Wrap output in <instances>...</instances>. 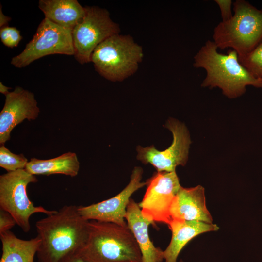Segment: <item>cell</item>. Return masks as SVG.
<instances>
[{
	"mask_svg": "<svg viewBox=\"0 0 262 262\" xmlns=\"http://www.w3.org/2000/svg\"><path fill=\"white\" fill-rule=\"evenodd\" d=\"M78 207L64 205L36 222L40 240L36 254L38 262H62L83 248L88 237L89 220L80 214Z\"/></svg>",
	"mask_w": 262,
	"mask_h": 262,
	"instance_id": "1",
	"label": "cell"
},
{
	"mask_svg": "<svg viewBox=\"0 0 262 262\" xmlns=\"http://www.w3.org/2000/svg\"><path fill=\"white\" fill-rule=\"evenodd\" d=\"M16 224V223L12 216L0 208V234L10 231Z\"/></svg>",
	"mask_w": 262,
	"mask_h": 262,
	"instance_id": "22",
	"label": "cell"
},
{
	"mask_svg": "<svg viewBox=\"0 0 262 262\" xmlns=\"http://www.w3.org/2000/svg\"><path fill=\"white\" fill-rule=\"evenodd\" d=\"M125 220L139 247L142 262H162L164 251L156 247L148 234V226L153 224L144 217L138 203L131 199L127 206Z\"/></svg>",
	"mask_w": 262,
	"mask_h": 262,
	"instance_id": "14",
	"label": "cell"
},
{
	"mask_svg": "<svg viewBox=\"0 0 262 262\" xmlns=\"http://www.w3.org/2000/svg\"><path fill=\"white\" fill-rule=\"evenodd\" d=\"M168 225L172 232V238L169 245L164 250L165 262H177L181 250L193 238L219 229L216 224L196 221L171 220Z\"/></svg>",
	"mask_w": 262,
	"mask_h": 262,
	"instance_id": "15",
	"label": "cell"
},
{
	"mask_svg": "<svg viewBox=\"0 0 262 262\" xmlns=\"http://www.w3.org/2000/svg\"><path fill=\"white\" fill-rule=\"evenodd\" d=\"M81 250L67 257L62 262H93Z\"/></svg>",
	"mask_w": 262,
	"mask_h": 262,
	"instance_id": "24",
	"label": "cell"
},
{
	"mask_svg": "<svg viewBox=\"0 0 262 262\" xmlns=\"http://www.w3.org/2000/svg\"><path fill=\"white\" fill-rule=\"evenodd\" d=\"M93 262H142L136 241L128 226L89 220L87 242L82 249Z\"/></svg>",
	"mask_w": 262,
	"mask_h": 262,
	"instance_id": "3",
	"label": "cell"
},
{
	"mask_svg": "<svg viewBox=\"0 0 262 262\" xmlns=\"http://www.w3.org/2000/svg\"><path fill=\"white\" fill-rule=\"evenodd\" d=\"M38 7L45 18L71 31L85 13V7L77 0H40Z\"/></svg>",
	"mask_w": 262,
	"mask_h": 262,
	"instance_id": "16",
	"label": "cell"
},
{
	"mask_svg": "<svg viewBox=\"0 0 262 262\" xmlns=\"http://www.w3.org/2000/svg\"><path fill=\"white\" fill-rule=\"evenodd\" d=\"M74 55L72 31L44 18L24 50L12 58L17 68L27 66L35 60L51 54Z\"/></svg>",
	"mask_w": 262,
	"mask_h": 262,
	"instance_id": "8",
	"label": "cell"
},
{
	"mask_svg": "<svg viewBox=\"0 0 262 262\" xmlns=\"http://www.w3.org/2000/svg\"><path fill=\"white\" fill-rule=\"evenodd\" d=\"M143 169L135 167L129 184L119 194L107 200L88 206H78L80 214L87 220H96L127 226L125 215L131 196L147 184L142 182Z\"/></svg>",
	"mask_w": 262,
	"mask_h": 262,
	"instance_id": "11",
	"label": "cell"
},
{
	"mask_svg": "<svg viewBox=\"0 0 262 262\" xmlns=\"http://www.w3.org/2000/svg\"><path fill=\"white\" fill-rule=\"evenodd\" d=\"M238 58L240 63L251 74L262 80V41L249 53Z\"/></svg>",
	"mask_w": 262,
	"mask_h": 262,
	"instance_id": "19",
	"label": "cell"
},
{
	"mask_svg": "<svg viewBox=\"0 0 262 262\" xmlns=\"http://www.w3.org/2000/svg\"><path fill=\"white\" fill-rule=\"evenodd\" d=\"M1 5H0V28L7 26L8 22L10 21L11 20V18L10 17L6 16L4 15V14L2 12V9H1Z\"/></svg>",
	"mask_w": 262,
	"mask_h": 262,
	"instance_id": "25",
	"label": "cell"
},
{
	"mask_svg": "<svg viewBox=\"0 0 262 262\" xmlns=\"http://www.w3.org/2000/svg\"><path fill=\"white\" fill-rule=\"evenodd\" d=\"M85 10L84 17L72 31L74 56L81 64L91 62L97 47L120 32L119 26L111 19L107 10L98 6H85Z\"/></svg>",
	"mask_w": 262,
	"mask_h": 262,
	"instance_id": "7",
	"label": "cell"
},
{
	"mask_svg": "<svg viewBox=\"0 0 262 262\" xmlns=\"http://www.w3.org/2000/svg\"><path fill=\"white\" fill-rule=\"evenodd\" d=\"M29 161L23 154L11 152L4 145L0 147V166L7 172L25 168Z\"/></svg>",
	"mask_w": 262,
	"mask_h": 262,
	"instance_id": "20",
	"label": "cell"
},
{
	"mask_svg": "<svg viewBox=\"0 0 262 262\" xmlns=\"http://www.w3.org/2000/svg\"><path fill=\"white\" fill-rule=\"evenodd\" d=\"M2 255L0 262H34L40 240L38 236L23 240L11 231L0 234Z\"/></svg>",
	"mask_w": 262,
	"mask_h": 262,
	"instance_id": "17",
	"label": "cell"
},
{
	"mask_svg": "<svg viewBox=\"0 0 262 262\" xmlns=\"http://www.w3.org/2000/svg\"><path fill=\"white\" fill-rule=\"evenodd\" d=\"M147 182V190L138 204L142 214L152 223L168 225L171 205L181 187L176 171L157 172Z\"/></svg>",
	"mask_w": 262,
	"mask_h": 262,
	"instance_id": "9",
	"label": "cell"
},
{
	"mask_svg": "<svg viewBox=\"0 0 262 262\" xmlns=\"http://www.w3.org/2000/svg\"><path fill=\"white\" fill-rule=\"evenodd\" d=\"M25 169L33 175L63 174L76 176L80 169V162L75 153L68 152L50 159L31 158Z\"/></svg>",
	"mask_w": 262,
	"mask_h": 262,
	"instance_id": "18",
	"label": "cell"
},
{
	"mask_svg": "<svg viewBox=\"0 0 262 262\" xmlns=\"http://www.w3.org/2000/svg\"><path fill=\"white\" fill-rule=\"evenodd\" d=\"M40 109L33 93L19 86L5 95V101L0 113V144L10 139L13 129L24 120L36 119Z\"/></svg>",
	"mask_w": 262,
	"mask_h": 262,
	"instance_id": "12",
	"label": "cell"
},
{
	"mask_svg": "<svg viewBox=\"0 0 262 262\" xmlns=\"http://www.w3.org/2000/svg\"><path fill=\"white\" fill-rule=\"evenodd\" d=\"M11 88L6 86L1 82H0V92L1 93L6 95L10 92L9 90Z\"/></svg>",
	"mask_w": 262,
	"mask_h": 262,
	"instance_id": "26",
	"label": "cell"
},
{
	"mask_svg": "<svg viewBox=\"0 0 262 262\" xmlns=\"http://www.w3.org/2000/svg\"><path fill=\"white\" fill-rule=\"evenodd\" d=\"M0 37L2 43L10 48L17 47L22 39L18 29L8 26L0 28Z\"/></svg>",
	"mask_w": 262,
	"mask_h": 262,
	"instance_id": "21",
	"label": "cell"
},
{
	"mask_svg": "<svg viewBox=\"0 0 262 262\" xmlns=\"http://www.w3.org/2000/svg\"><path fill=\"white\" fill-rule=\"evenodd\" d=\"M214 1L218 5L222 18L221 21L225 22L229 20L233 16L232 13V5L233 2L231 0H214Z\"/></svg>",
	"mask_w": 262,
	"mask_h": 262,
	"instance_id": "23",
	"label": "cell"
},
{
	"mask_svg": "<svg viewBox=\"0 0 262 262\" xmlns=\"http://www.w3.org/2000/svg\"><path fill=\"white\" fill-rule=\"evenodd\" d=\"M143 57L142 47L131 36L117 34L97 47L92 53L91 62L101 76L117 82L134 74Z\"/></svg>",
	"mask_w": 262,
	"mask_h": 262,
	"instance_id": "5",
	"label": "cell"
},
{
	"mask_svg": "<svg viewBox=\"0 0 262 262\" xmlns=\"http://www.w3.org/2000/svg\"><path fill=\"white\" fill-rule=\"evenodd\" d=\"M170 215L171 220L213 223L206 206L204 188L200 185L190 188L181 186L171 205Z\"/></svg>",
	"mask_w": 262,
	"mask_h": 262,
	"instance_id": "13",
	"label": "cell"
},
{
	"mask_svg": "<svg viewBox=\"0 0 262 262\" xmlns=\"http://www.w3.org/2000/svg\"><path fill=\"white\" fill-rule=\"evenodd\" d=\"M233 16L213 30V41L221 50L229 48L238 56L253 50L262 41V9L245 0L233 2Z\"/></svg>",
	"mask_w": 262,
	"mask_h": 262,
	"instance_id": "4",
	"label": "cell"
},
{
	"mask_svg": "<svg viewBox=\"0 0 262 262\" xmlns=\"http://www.w3.org/2000/svg\"><path fill=\"white\" fill-rule=\"evenodd\" d=\"M165 127L173 137L172 144L167 149L159 151L153 146L137 147V159L145 164H150L159 172L175 171L177 166L185 165L191 143L189 132L183 124L171 119Z\"/></svg>",
	"mask_w": 262,
	"mask_h": 262,
	"instance_id": "10",
	"label": "cell"
},
{
	"mask_svg": "<svg viewBox=\"0 0 262 262\" xmlns=\"http://www.w3.org/2000/svg\"><path fill=\"white\" fill-rule=\"evenodd\" d=\"M179 262H183L182 260H180Z\"/></svg>",
	"mask_w": 262,
	"mask_h": 262,
	"instance_id": "27",
	"label": "cell"
},
{
	"mask_svg": "<svg viewBox=\"0 0 262 262\" xmlns=\"http://www.w3.org/2000/svg\"><path fill=\"white\" fill-rule=\"evenodd\" d=\"M213 41L207 40L194 57L193 66L203 68L206 75L201 86L218 87L229 98L241 96L247 86L262 89V80L254 77L239 62L237 53L229 49L219 53Z\"/></svg>",
	"mask_w": 262,
	"mask_h": 262,
	"instance_id": "2",
	"label": "cell"
},
{
	"mask_svg": "<svg viewBox=\"0 0 262 262\" xmlns=\"http://www.w3.org/2000/svg\"><path fill=\"white\" fill-rule=\"evenodd\" d=\"M37 180L35 175L25 169L0 176V208L9 213L25 233L31 229L30 218L32 215L40 213L48 215L56 211L48 210L41 206H35L30 200L27 186Z\"/></svg>",
	"mask_w": 262,
	"mask_h": 262,
	"instance_id": "6",
	"label": "cell"
}]
</instances>
